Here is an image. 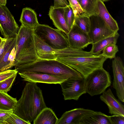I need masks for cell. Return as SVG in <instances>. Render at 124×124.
<instances>
[{
	"label": "cell",
	"mask_w": 124,
	"mask_h": 124,
	"mask_svg": "<svg viewBox=\"0 0 124 124\" xmlns=\"http://www.w3.org/2000/svg\"><path fill=\"white\" fill-rule=\"evenodd\" d=\"M97 7V15L103 20L112 30L115 32H118L119 28L117 23L109 13L104 2L101 0H98Z\"/></svg>",
	"instance_id": "2e32d148"
},
{
	"label": "cell",
	"mask_w": 124,
	"mask_h": 124,
	"mask_svg": "<svg viewBox=\"0 0 124 124\" xmlns=\"http://www.w3.org/2000/svg\"><path fill=\"white\" fill-rule=\"evenodd\" d=\"M107 59L101 54L95 55L82 49L73 48L70 56L56 60L73 68L85 78L94 70L103 67Z\"/></svg>",
	"instance_id": "7a4b0ae2"
},
{
	"label": "cell",
	"mask_w": 124,
	"mask_h": 124,
	"mask_svg": "<svg viewBox=\"0 0 124 124\" xmlns=\"http://www.w3.org/2000/svg\"><path fill=\"white\" fill-rule=\"evenodd\" d=\"M58 119L54 112L47 107L43 109L33 121V124H56Z\"/></svg>",
	"instance_id": "d6986e66"
},
{
	"label": "cell",
	"mask_w": 124,
	"mask_h": 124,
	"mask_svg": "<svg viewBox=\"0 0 124 124\" xmlns=\"http://www.w3.org/2000/svg\"><path fill=\"white\" fill-rule=\"evenodd\" d=\"M29 124L13 112L4 121V124Z\"/></svg>",
	"instance_id": "83f0119b"
},
{
	"label": "cell",
	"mask_w": 124,
	"mask_h": 124,
	"mask_svg": "<svg viewBox=\"0 0 124 124\" xmlns=\"http://www.w3.org/2000/svg\"><path fill=\"white\" fill-rule=\"evenodd\" d=\"M4 38H3L0 36V45L1 43L2 40L4 39Z\"/></svg>",
	"instance_id": "e575fe53"
},
{
	"label": "cell",
	"mask_w": 124,
	"mask_h": 124,
	"mask_svg": "<svg viewBox=\"0 0 124 124\" xmlns=\"http://www.w3.org/2000/svg\"><path fill=\"white\" fill-rule=\"evenodd\" d=\"M119 35L118 32L113 35L103 39L92 44L90 51L93 54H99L103 49L108 46L112 44H116Z\"/></svg>",
	"instance_id": "ffe728a7"
},
{
	"label": "cell",
	"mask_w": 124,
	"mask_h": 124,
	"mask_svg": "<svg viewBox=\"0 0 124 124\" xmlns=\"http://www.w3.org/2000/svg\"><path fill=\"white\" fill-rule=\"evenodd\" d=\"M94 111L83 108H75L66 111L56 124H79L82 118Z\"/></svg>",
	"instance_id": "5bb4252c"
},
{
	"label": "cell",
	"mask_w": 124,
	"mask_h": 124,
	"mask_svg": "<svg viewBox=\"0 0 124 124\" xmlns=\"http://www.w3.org/2000/svg\"><path fill=\"white\" fill-rule=\"evenodd\" d=\"M18 74L23 78V80L36 83L60 84L68 78L71 77L65 75H56L38 72H24Z\"/></svg>",
	"instance_id": "8fae6325"
},
{
	"label": "cell",
	"mask_w": 124,
	"mask_h": 124,
	"mask_svg": "<svg viewBox=\"0 0 124 124\" xmlns=\"http://www.w3.org/2000/svg\"><path fill=\"white\" fill-rule=\"evenodd\" d=\"M109 117L111 124H124V116L113 115Z\"/></svg>",
	"instance_id": "4dcf8cb0"
},
{
	"label": "cell",
	"mask_w": 124,
	"mask_h": 124,
	"mask_svg": "<svg viewBox=\"0 0 124 124\" xmlns=\"http://www.w3.org/2000/svg\"><path fill=\"white\" fill-rule=\"evenodd\" d=\"M69 46L82 49L91 44L88 34L74 24L66 35Z\"/></svg>",
	"instance_id": "7c38bea8"
},
{
	"label": "cell",
	"mask_w": 124,
	"mask_h": 124,
	"mask_svg": "<svg viewBox=\"0 0 124 124\" xmlns=\"http://www.w3.org/2000/svg\"><path fill=\"white\" fill-rule=\"evenodd\" d=\"M79 4H80L81 0H77Z\"/></svg>",
	"instance_id": "8d00e7d4"
},
{
	"label": "cell",
	"mask_w": 124,
	"mask_h": 124,
	"mask_svg": "<svg viewBox=\"0 0 124 124\" xmlns=\"http://www.w3.org/2000/svg\"><path fill=\"white\" fill-rule=\"evenodd\" d=\"M17 100L6 93L0 91V109L9 110L15 109Z\"/></svg>",
	"instance_id": "44dd1931"
},
{
	"label": "cell",
	"mask_w": 124,
	"mask_h": 124,
	"mask_svg": "<svg viewBox=\"0 0 124 124\" xmlns=\"http://www.w3.org/2000/svg\"><path fill=\"white\" fill-rule=\"evenodd\" d=\"M48 15L53 23L57 29L66 35L70 29L67 25L64 16V8H55L51 6Z\"/></svg>",
	"instance_id": "9a60e30c"
},
{
	"label": "cell",
	"mask_w": 124,
	"mask_h": 124,
	"mask_svg": "<svg viewBox=\"0 0 124 124\" xmlns=\"http://www.w3.org/2000/svg\"><path fill=\"white\" fill-rule=\"evenodd\" d=\"M16 37L0 59V72L10 69L13 67L8 59L12 50L16 46Z\"/></svg>",
	"instance_id": "603a6c76"
},
{
	"label": "cell",
	"mask_w": 124,
	"mask_h": 124,
	"mask_svg": "<svg viewBox=\"0 0 124 124\" xmlns=\"http://www.w3.org/2000/svg\"><path fill=\"white\" fill-rule=\"evenodd\" d=\"M18 73L38 72L56 75H65L71 77H81L77 71L68 65L56 59H47L38 58L31 63L15 65Z\"/></svg>",
	"instance_id": "3957f363"
},
{
	"label": "cell",
	"mask_w": 124,
	"mask_h": 124,
	"mask_svg": "<svg viewBox=\"0 0 124 124\" xmlns=\"http://www.w3.org/2000/svg\"><path fill=\"white\" fill-rule=\"evenodd\" d=\"M98 0H81L79 4L85 15L89 16L97 15V3Z\"/></svg>",
	"instance_id": "7402d4cb"
},
{
	"label": "cell",
	"mask_w": 124,
	"mask_h": 124,
	"mask_svg": "<svg viewBox=\"0 0 124 124\" xmlns=\"http://www.w3.org/2000/svg\"><path fill=\"white\" fill-rule=\"evenodd\" d=\"M19 21L22 24L32 29L39 24L35 12L28 7L22 9Z\"/></svg>",
	"instance_id": "ac0fdd59"
},
{
	"label": "cell",
	"mask_w": 124,
	"mask_h": 124,
	"mask_svg": "<svg viewBox=\"0 0 124 124\" xmlns=\"http://www.w3.org/2000/svg\"><path fill=\"white\" fill-rule=\"evenodd\" d=\"M85 78L86 93L92 96L102 93L111 83L109 73L103 67L94 70Z\"/></svg>",
	"instance_id": "8992f818"
},
{
	"label": "cell",
	"mask_w": 124,
	"mask_h": 124,
	"mask_svg": "<svg viewBox=\"0 0 124 124\" xmlns=\"http://www.w3.org/2000/svg\"><path fill=\"white\" fill-rule=\"evenodd\" d=\"M67 0H54L53 7L64 8L69 5Z\"/></svg>",
	"instance_id": "d6a6232c"
},
{
	"label": "cell",
	"mask_w": 124,
	"mask_h": 124,
	"mask_svg": "<svg viewBox=\"0 0 124 124\" xmlns=\"http://www.w3.org/2000/svg\"><path fill=\"white\" fill-rule=\"evenodd\" d=\"M64 16L66 23L70 29L74 24L75 16L73 9L69 5L64 8Z\"/></svg>",
	"instance_id": "484cf974"
},
{
	"label": "cell",
	"mask_w": 124,
	"mask_h": 124,
	"mask_svg": "<svg viewBox=\"0 0 124 124\" xmlns=\"http://www.w3.org/2000/svg\"><path fill=\"white\" fill-rule=\"evenodd\" d=\"M16 37V59L14 66L29 63L38 58L34 29L21 24Z\"/></svg>",
	"instance_id": "277c9868"
},
{
	"label": "cell",
	"mask_w": 124,
	"mask_h": 124,
	"mask_svg": "<svg viewBox=\"0 0 124 124\" xmlns=\"http://www.w3.org/2000/svg\"><path fill=\"white\" fill-rule=\"evenodd\" d=\"M13 112V110H5L0 109V124H4L5 119Z\"/></svg>",
	"instance_id": "1f68e13d"
},
{
	"label": "cell",
	"mask_w": 124,
	"mask_h": 124,
	"mask_svg": "<svg viewBox=\"0 0 124 124\" xmlns=\"http://www.w3.org/2000/svg\"><path fill=\"white\" fill-rule=\"evenodd\" d=\"M102 1H103V2H106V1H109L110 0H101Z\"/></svg>",
	"instance_id": "d590c367"
},
{
	"label": "cell",
	"mask_w": 124,
	"mask_h": 124,
	"mask_svg": "<svg viewBox=\"0 0 124 124\" xmlns=\"http://www.w3.org/2000/svg\"><path fill=\"white\" fill-rule=\"evenodd\" d=\"M89 17L90 24L87 34L91 44L112 35L116 32L112 30L98 15H93Z\"/></svg>",
	"instance_id": "ba28073f"
},
{
	"label": "cell",
	"mask_w": 124,
	"mask_h": 124,
	"mask_svg": "<svg viewBox=\"0 0 124 124\" xmlns=\"http://www.w3.org/2000/svg\"><path fill=\"white\" fill-rule=\"evenodd\" d=\"M20 27L6 6L0 5V31L4 38L16 36Z\"/></svg>",
	"instance_id": "9c48e42d"
},
{
	"label": "cell",
	"mask_w": 124,
	"mask_h": 124,
	"mask_svg": "<svg viewBox=\"0 0 124 124\" xmlns=\"http://www.w3.org/2000/svg\"><path fill=\"white\" fill-rule=\"evenodd\" d=\"M18 73L15 69H10L0 72V82Z\"/></svg>",
	"instance_id": "f546056e"
},
{
	"label": "cell",
	"mask_w": 124,
	"mask_h": 124,
	"mask_svg": "<svg viewBox=\"0 0 124 124\" xmlns=\"http://www.w3.org/2000/svg\"><path fill=\"white\" fill-rule=\"evenodd\" d=\"M79 124H111L109 116L94 111L83 117Z\"/></svg>",
	"instance_id": "e0dca14e"
},
{
	"label": "cell",
	"mask_w": 124,
	"mask_h": 124,
	"mask_svg": "<svg viewBox=\"0 0 124 124\" xmlns=\"http://www.w3.org/2000/svg\"><path fill=\"white\" fill-rule=\"evenodd\" d=\"M100 99L108 106L111 115L124 116V106L116 98L110 89L104 91Z\"/></svg>",
	"instance_id": "4fadbf2b"
},
{
	"label": "cell",
	"mask_w": 124,
	"mask_h": 124,
	"mask_svg": "<svg viewBox=\"0 0 124 124\" xmlns=\"http://www.w3.org/2000/svg\"><path fill=\"white\" fill-rule=\"evenodd\" d=\"M113 75V87L116 91L118 99L124 102V66L121 58L116 57L113 60L112 63Z\"/></svg>",
	"instance_id": "30bf717a"
},
{
	"label": "cell",
	"mask_w": 124,
	"mask_h": 124,
	"mask_svg": "<svg viewBox=\"0 0 124 124\" xmlns=\"http://www.w3.org/2000/svg\"><path fill=\"white\" fill-rule=\"evenodd\" d=\"M7 0H0V5L6 6Z\"/></svg>",
	"instance_id": "836d02e7"
},
{
	"label": "cell",
	"mask_w": 124,
	"mask_h": 124,
	"mask_svg": "<svg viewBox=\"0 0 124 124\" xmlns=\"http://www.w3.org/2000/svg\"><path fill=\"white\" fill-rule=\"evenodd\" d=\"M118 51V47L116 44H112L105 47L101 54L107 59H114Z\"/></svg>",
	"instance_id": "d4e9b609"
},
{
	"label": "cell",
	"mask_w": 124,
	"mask_h": 124,
	"mask_svg": "<svg viewBox=\"0 0 124 124\" xmlns=\"http://www.w3.org/2000/svg\"><path fill=\"white\" fill-rule=\"evenodd\" d=\"M64 100L77 101L82 94L86 93L85 78L71 77L60 84Z\"/></svg>",
	"instance_id": "52a82bcc"
},
{
	"label": "cell",
	"mask_w": 124,
	"mask_h": 124,
	"mask_svg": "<svg viewBox=\"0 0 124 124\" xmlns=\"http://www.w3.org/2000/svg\"><path fill=\"white\" fill-rule=\"evenodd\" d=\"M42 91L37 83L28 82L18 101L13 113L30 124L47 107Z\"/></svg>",
	"instance_id": "6da1fadb"
},
{
	"label": "cell",
	"mask_w": 124,
	"mask_h": 124,
	"mask_svg": "<svg viewBox=\"0 0 124 124\" xmlns=\"http://www.w3.org/2000/svg\"><path fill=\"white\" fill-rule=\"evenodd\" d=\"M35 34L50 46L61 49L69 46L67 35L58 29L39 24L34 29Z\"/></svg>",
	"instance_id": "5b68a950"
},
{
	"label": "cell",
	"mask_w": 124,
	"mask_h": 124,
	"mask_svg": "<svg viewBox=\"0 0 124 124\" xmlns=\"http://www.w3.org/2000/svg\"><path fill=\"white\" fill-rule=\"evenodd\" d=\"M16 75H13L0 82V91L7 93L10 90Z\"/></svg>",
	"instance_id": "4316f807"
},
{
	"label": "cell",
	"mask_w": 124,
	"mask_h": 124,
	"mask_svg": "<svg viewBox=\"0 0 124 124\" xmlns=\"http://www.w3.org/2000/svg\"><path fill=\"white\" fill-rule=\"evenodd\" d=\"M16 36L8 38H4L0 45V59L11 45Z\"/></svg>",
	"instance_id": "f1b7e54d"
},
{
	"label": "cell",
	"mask_w": 124,
	"mask_h": 124,
	"mask_svg": "<svg viewBox=\"0 0 124 124\" xmlns=\"http://www.w3.org/2000/svg\"><path fill=\"white\" fill-rule=\"evenodd\" d=\"M74 24L82 30L88 34L90 21L89 16L82 13L75 16Z\"/></svg>",
	"instance_id": "cb8c5ba5"
}]
</instances>
